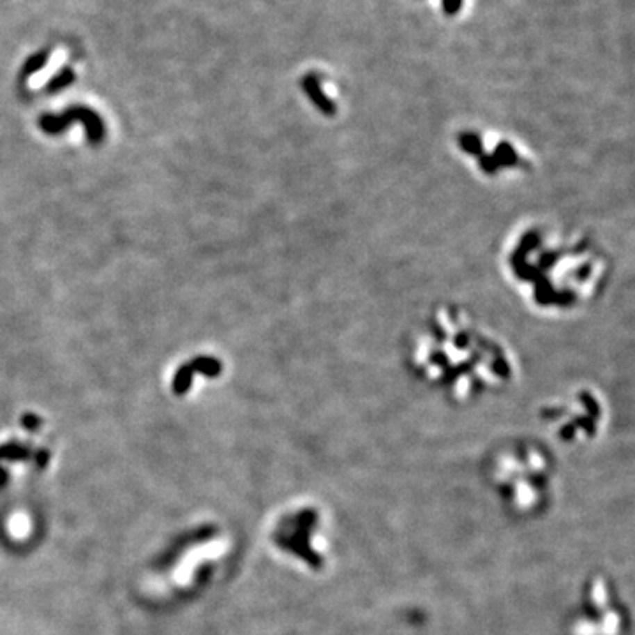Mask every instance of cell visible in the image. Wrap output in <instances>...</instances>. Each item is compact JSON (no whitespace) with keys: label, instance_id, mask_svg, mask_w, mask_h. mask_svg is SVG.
<instances>
[{"label":"cell","instance_id":"obj_1","mask_svg":"<svg viewBox=\"0 0 635 635\" xmlns=\"http://www.w3.org/2000/svg\"><path fill=\"white\" fill-rule=\"evenodd\" d=\"M464 362L480 392L503 385L512 374L505 348L471 323L466 314L459 311L436 313L418 336L413 364L434 385L470 397L473 392Z\"/></svg>","mask_w":635,"mask_h":635},{"label":"cell","instance_id":"obj_3","mask_svg":"<svg viewBox=\"0 0 635 635\" xmlns=\"http://www.w3.org/2000/svg\"><path fill=\"white\" fill-rule=\"evenodd\" d=\"M73 81H74V71L71 69V67H64V69H62L57 76L51 78L50 83H48V87H47V90L48 92H58V90H62V88L69 87Z\"/></svg>","mask_w":635,"mask_h":635},{"label":"cell","instance_id":"obj_4","mask_svg":"<svg viewBox=\"0 0 635 635\" xmlns=\"http://www.w3.org/2000/svg\"><path fill=\"white\" fill-rule=\"evenodd\" d=\"M48 55H50V51L42 50L34 53L32 57H28V60L24 64V69H22V76H31V74L38 73L42 65L48 62Z\"/></svg>","mask_w":635,"mask_h":635},{"label":"cell","instance_id":"obj_2","mask_svg":"<svg viewBox=\"0 0 635 635\" xmlns=\"http://www.w3.org/2000/svg\"><path fill=\"white\" fill-rule=\"evenodd\" d=\"M302 90L306 92V96L309 97L311 103L318 108V110L322 111L323 115L332 117L336 115L337 106L325 92H323L322 88V80L318 76L316 73H307L306 76L302 78Z\"/></svg>","mask_w":635,"mask_h":635},{"label":"cell","instance_id":"obj_5","mask_svg":"<svg viewBox=\"0 0 635 635\" xmlns=\"http://www.w3.org/2000/svg\"><path fill=\"white\" fill-rule=\"evenodd\" d=\"M463 2L464 0H441V8H443V13L448 18H454L463 9Z\"/></svg>","mask_w":635,"mask_h":635}]
</instances>
